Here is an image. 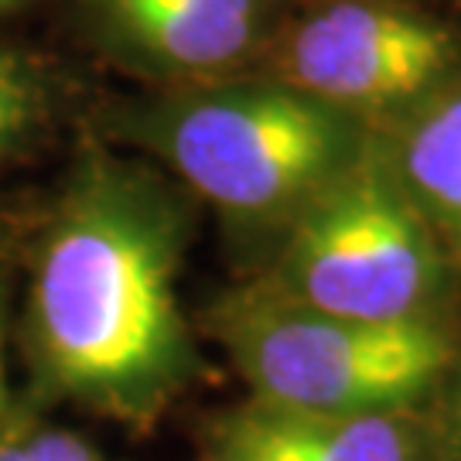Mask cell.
<instances>
[{
	"label": "cell",
	"mask_w": 461,
	"mask_h": 461,
	"mask_svg": "<svg viewBox=\"0 0 461 461\" xmlns=\"http://www.w3.org/2000/svg\"><path fill=\"white\" fill-rule=\"evenodd\" d=\"M461 72L458 32L400 0H321L274 41V76L379 131Z\"/></svg>",
	"instance_id": "obj_5"
},
{
	"label": "cell",
	"mask_w": 461,
	"mask_h": 461,
	"mask_svg": "<svg viewBox=\"0 0 461 461\" xmlns=\"http://www.w3.org/2000/svg\"><path fill=\"white\" fill-rule=\"evenodd\" d=\"M212 329L253 400L301 413L417 411L461 352L434 321H352L284 301L264 284L219 301Z\"/></svg>",
	"instance_id": "obj_4"
},
{
	"label": "cell",
	"mask_w": 461,
	"mask_h": 461,
	"mask_svg": "<svg viewBox=\"0 0 461 461\" xmlns=\"http://www.w3.org/2000/svg\"><path fill=\"white\" fill-rule=\"evenodd\" d=\"M4 335H7V284L0 277V424L11 417V390H7V359H4Z\"/></svg>",
	"instance_id": "obj_12"
},
{
	"label": "cell",
	"mask_w": 461,
	"mask_h": 461,
	"mask_svg": "<svg viewBox=\"0 0 461 461\" xmlns=\"http://www.w3.org/2000/svg\"><path fill=\"white\" fill-rule=\"evenodd\" d=\"M123 133L240 226L287 230L379 131L274 76L202 79L123 113Z\"/></svg>",
	"instance_id": "obj_2"
},
{
	"label": "cell",
	"mask_w": 461,
	"mask_h": 461,
	"mask_svg": "<svg viewBox=\"0 0 461 461\" xmlns=\"http://www.w3.org/2000/svg\"><path fill=\"white\" fill-rule=\"evenodd\" d=\"M455 270L376 133L363 158L287 222L277 264L260 284L312 312L396 325L441 318Z\"/></svg>",
	"instance_id": "obj_3"
},
{
	"label": "cell",
	"mask_w": 461,
	"mask_h": 461,
	"mask_svg": "<svg viewBox=\"0 0 461 461\" xmlns=\"http://www.w3.org/2000/svg\"><path fill=\"white\" fill-rule=\"evenodd\" d=\"M212 461H434L413 411L301 413L247 403L215 430Z\"/></svg>",
	"instance_id": "obj_7"
},
{
	"label": "cell",
	"mask_w": 461,
	"mask_h": 461,
	"mask_svg": "<svg viewBox=\"0 0 461 461\" xmlns=\"http://www.w3.org/2000/svg\"><path fill=\"white\" fill-rule=\"evenodd\" d=\"M0 461H103V455L76 430L38 424L11 411L0 424Z\"/></svg>",
	"instance_id": "obj_10"
},
{
	"label": "cell",
	"mask_w": 461,
	"mask_h": 461,
	"mask_svg": "<svg viewBox=\"0 0 461 461\" xmlns=\"http://www.w3.org/2000/svg\"><path fill=\"white\" fill-rule=\"evenodd\" d=\"M24 0H0V14H7V11H14V7H21Z\"/></svg>",
	"instance_id": "obj_13"
},
{
	"label": "cell",
	"mask_w": 461,
	"mask_h": 461,
	"mask_svg": "<svg viewBox=\"0 0 461 461\" xmlns=\"http://www.w3.org/2000/svg\"><path fill=\"white\" fill-rule=\"evenodd\" d=\"M83 7L103 49L178 83L219 79L270 38V0H83Z\"/></svg>",
	"instance_id": "obj_6"
},
{
	"label": "cell",
	"mask_w": 461,
	"mask_h": 461,
	"mask_svg": "<svg viewBox=\"0 0 461 461\" xmlns=\"http://www.w3.org/2000/svg\"><path fill=\"white\" fill-rule=\"evenodd\" d=\"M379 137L407 195L461 267V72Z\"/></svg>",
	"instance_id": "obj_8"
},
{
	"label": "cell",
	"mask_w": 461,
	"mask_h": 461,
	"mask_svg": "<svg viewBox=\"0 0 461 461\" xmlns=\"http://www.w3.org/2000/svg\"><path fill=\"white\" fill-rule=\"evenodd\" d=\"M441 393V424L434 430V455L441 461H461V359L447 373Z\"/></svg>",
	"instance_id": "obj_11"
},
{
	"label": "cell",
	"mask_w": 461,
	"mask_h": 461,
	"mask_svg": "<svg viewBox=\"0 0 461 461\" xmlns=\"http://www.w3.org/2000/svg\"><path fill=\"white\" fill-rule=\"evenodd\" d=\"M49 86L28 55L0 45V158H11L41 131Z\"/></svg>",
	"instance_id": "obj_9"
},
{
	"label": "cell",
	"mask_w": 461,
	"mask_h": 461,
	"mask_svg": "<svg viewBox=\"0 0 461 461\" xmlns=\"http://www.w3.org/2000/svg\"><path fill=\"white\" fill-rule=\"evenodd\" d=\"M188 205L154 167L93 150L72 167L34 257L28 352L41 386L150 424L198 376L178 301Z\"/></svg>",
	"instance_id": "obj_1"
}]
</instances>
